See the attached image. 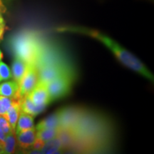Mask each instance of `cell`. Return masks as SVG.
<instances>
[{
  "mask_svg": "<svg viewBox=\"0 0 154 154\" xmlns=\"http://www.w3.org/2000/svg\"><path fill=\"white\" fill-rule=\"evenodd\" d=\"M56 30L59 32L79 34L95 38L110 50L123 65L142 75L148 79L153 81V75L136 56L132 54L113 38L102 34L99 31L79 26H63L57 28Z\"/></svg>",
  "mask_w": 154,
  "mask_h": 154,
  "instance_id": "1",
  "label": "cell"
},
{
  "mask_svg": "<svg viewBox=\"0 0 154 154\" xmlns=\"http://www.w3.org/2000/svg\"><path fill=\"white\" fill-rule=\"evenodd\" d=\"M42 42L37 35L29 32H21L13 36L10 47L14 57H19L29 64L36 65L40 53Z\"/></svg>",
  "mask_w": 154,
  "mask_h": 154,
  "instance_id": "2",
  "label": "cell"
},
{
  "mask_svg": "<svg viewBox=\"0 0 154 154\" xmlns=\"http://www.w3.org/2000/svg\"><path fill=\"white\" fill-rule=\"evenodd\" d=\"M73 81V74H65L48 82L47 87L50 101L62 99L70 93Z\"/></svg>",
  "mask_w": 154,
  "mask_h": 154,
  "instance_id": "3",
  "label": "cell"
},
{
  "mask_svg": "<svg viewBox=\"0 0 154 154\" xmlns=\"http://www.w3.org/2000/svg\"><path fill=\"white\" fill-rule=\"evenodd\" d=\"M84 110L79 107H66L59 110V128L73 129L83 114Z\"/></svg>",
  "mask_w": 154,
  "mask_h": 154,
  "instance_id": "4",
  "label": "cell"
},
{
  "mask_svg": "<svg viewBox=\"0 0 154 154\" xmlns=\"http://www.w3.org/2000/svg\"><path fill=\"white\" fill-rule=\"evenodd\" d=\"M38 83V68L35 64H30L26 74L19 84L20 98L28 95Z\"/></svg>",
  "mask_w": 154,
  "mask_h": 154,
  "instance_id": "5",
  "label": "cell"
},
{
  "mask_svg": "<svg viewBox=\"0 0 154 154\" xmlns=\"http://www.w3.org/2000/svg\"><path fill=\"white\" fill-rule=\"evenodd\" d=\"M29 99L37 106L46 107L51 103L47 84L38 82L36 87L28 94Z\"/></svg>",
  "mask_w": 154,
  "mask_h": 154,
  "instance_id": "6",
  "label": "cell"
},
{
  "mask_svg": "<svg viewBox=\"0 0 154 154\" xmlns=\"http://www.w3.org/2000/svg\"><path fill=\"white\" fill-rule=\"evenodd\" d=\"M17 144L22 150L29 149L32 147L36 138V130L35 127L24 131L16 135Z\"/></svg>",
  "mask_w": 154,
  "mask_h": 154,
  "instance_id": "7",
  "label": "cell"
},
{
  "mask_svg": "<svg viewBox=\"0 0 154 154\" xmlns=\"http://www.w3.org/2000/svg\"><path fill=\"white\" fill-rule=\"evenodd\" d=\"M29 65L30 64L22 60L20 58L14 57V60L11 63V78L15 82L19 84L27 72Z\"/></svg>",
  "mask_w": 154,
  "mask_h": 154,
  "instance_id": "8",
  "label": "cell"
},
{
  "mask_svg": "<svg viewBox=\"0 0 154 154\" xmlns=\"http://www.w3.org/2000/svg\"><path fill=\"white\" fill-rule=\"evenodd\" d=\"M57 137L60 140L63 149L75 147L76 143V137L74 131L70 128H59Z\"/></svg>",
  "mask_w": 154,
  "mask_h": 154,
  "instance_id": "9",
  "label": "cell"
},
{
  "mask_svg": "<svg viewBox=\"0 0 154 154\" xmlns=\"http://www.w3.org/2000/svg\"><path fill=\"white\" fill-rule=\"evenodd\" d=\"M0 96L14 99H20L19 84L15 81H5L0 84Z\"/></svg>",
  "mask_w": 154,
  "mask_h": 154,
  "instance_id": "10",
  "label": "cell"
},
{
  "mask_svg": "<svg viewBox=\"0 0 154 154\" xmlns=\"http://www.w3.org/2000/svg\"><path fill=\"white\" fill-rule=\"evenodd\" d=\"M19 101H20L21 111L29 115L33 116L34 117H35L38 113L42 112L46 108L44 106H36L32 101V100L29 99L28 95L20 98Z\"/></svg>",
  "mask_w": 154,
  "mask_h": 154,
  "instance_id": "11",
  "label": "cell"
},
{
  "mask_svg": "<svg viewBox=\"0 0 154 154\" xmlns=\"http://www.w3.org/2000/svg\"><path fill=\"white\" fill-rule=\"evenodd\" d=\"M33 116L28 114L21 111L19 114L18 121H17L16 128H15V134L16 135L24 131L30 129L34 127Z\"/></svg>",
  "mask_w": 154,
  "mask_h": 154,
  "instance_id": "12",
  "label": "cell"
},
{
  "mask_svg": "<svg viewBox=\"0 0 154 154\" xmlns=\"http://www.w3.org/2000/svg\"><path fill=\"white\" fill-rule=\"evenodd\" d=\"M21 112L20 107V101L19 99L14 100L13 102L12 105L9 108V110L5 115L6 119L8 121L9 125H10L11 129L15 131V128H16L17 121H18L19 114Z\"/></svg>",
  "mask_w": 154,
  "mask_h": 154,
  "instance_id": "13",
  "label": "cell"
},
{
  "mask_svg": "<svg viewBox=\"0 0 154 154\" xmlns=\"http://www.w3.org/2000/svg\"><path fill=\"white\" fill-rule=\"evenodd\" d=\"M60 127L59 124V111L52 113L51 115L47 116L43 120L40 121L36 125L35 128L36 131L42 129H47V128H59Z\"/></svg>",
  "mask_w": 154,
  "mask_h": 154,
  "instance_id": "14",
  "label": "cell"
},
{
  "mask_svg": "<svg viewBox=\"0 0 154 154\" xmlns=\"http://www.w3.org/2000/svg\"><path fill=\"white\" fill-rule=\"evenodd\" d=\"M17 138L15 131H11L6 135L4 143V153L14 154L17 149Z\"/></svg>",
  "mask_w": 154,
  "mask_h": 154,
  "instance_id": "15",
  "label": "cell"
},
{
  "mask_svg": "<svg viewBox=\"0 0 154 154\" xmlns=\"http://www.w3.org/2000/svg\"><path fill=\"white\" fill-rule=\"evenodd\" d=\"M60 149H63L62 145L60 140L57 136L52 139L46 141L41 151L43 152L44 154H50Z\"/></svg>",
  "mask_w": 154,
  "mask_h": 154,
  "instance_id": "16",
  "label": "cell"
},
{
  "mask_svg": "<svg viewBox=\"0 0 154 154\" xmlns=\"http://www.w3.org/2000/svg\"><path fill=\"white\" fill-rule=\"evenodd\" d=\"M59 128H47L36 131V138L46 142L57 137Z\"/></svg>",
  "mask_w": 154,
  "mask_h": 154,
  "instance_id": "17",
  "label": "cell"
},
{
  "mask_svg": "<svg viewBox=\"0 0 154 154\" xmlns=\"http://www.w3.org/2000/svg\"><path fill=\"white\" fill-rule=\"evenodd\" d=\"M14 99L0 96V116H5L14 101Z\"/></svg>",
  "mask_w": 154,
  "mask_h": 154,
  "instance_id": "18",
  "label": "cell"
},
{
  "mask_svg": "<svg viewBox=\"0 0 154 154\" xmlns=\"http://www.w3.org/2000/svg\"><path fill=\"white\" fill-rule=\"evenodd\" d=\"M11 79V69L3 61H0V83Z\"/></svg>",
  "mask_w": 154,
  "mask_h": 154,
  "instance_id": "19",
  "label": "cell"
},
{
  "mask_svg": "<svg viewBox=\"0 0 154 154\" xmlns=\"http://www.w3.org/2000/svg\"><path fill=\"white\" fill-rule=\"evenodd\" d=\"M0 128L4 131V132L6 134H9L13 131L5 116H0Z\"/></svg>",
  "mask_w": 154,
  "mask_h": 154,
  "instance_id": "20",
  "label": "cell"
},
{
  "mask_svg": "<svg viewBox=\"0 0 154 154\" xmlns=\"http://www.w3.org/2000/svg\"><path fill=\"white\" fill-rule=\"evenodd\" d=\"M44 143H45V142L43 141L42 140L36 138L30 149H36V150H42V149L43 148V146L44 145Z\"/></svg>",
  "mask_w": 154,
  "mask_h": 154,
  "instance_id": "21",
  "label": "cell"
},
{
  "mask_svg": "<svg viewBox=\"0 0 154 154\" xmlns=\"http://www.w3.org/2000/svg\"><path fill=\"white\" fill-rule=\"evenodd\" d=\"M22 154H44L41 150H36L32 149H29L26 150H22Z\"/></svg>",
  "mask_w": 154,
  "mask_h": 154,
  "instance_id": "22",
  "label": "cell"
},
{
  "mask_svg": "<svg viewBox=\"0 0 154 154\" xmlns=\"http://www.w3.org/2000/svg\"><path fill=\"white\" fill-rule=\"evenodd\" d=\"M63 154H80L75 147H71L63 150Z\"/></svg>",
  "mask_w": 154,
  "mask_h": 154,
  "instance_id": "23",
  "label": "cell"
},
{
  "mask_svg": "<svg viewBox=\"0 0 154 154\" xmlns=\"http://www.w3.org/2000/svg\"><path fill=\"white\" fill-rule=\"evenodd\" d=\"M6 134L5 132H4V131L1 128H0V142L1 143H5V138H6Z\"/></svg>",
  "mask_w": 154,
  "mask_h": 154,
  "instance_id": "24",
  "label": "cell"
},
{
  "mask_svg": "<svg viewBox=\"0 0 154 154\" xmlns=\"http://www.w3.org/2000/svg\"><path fill=\"white\" fill-rule=\"evenodd\" d=\"M0 26H5V21L3 18L2 11H0Z\"/></svg>",
  "mask_w": 154,
  "mask_h": 154,
  "instance_id": "25",
  "label": "cell"
},
{
  "mask_svg": "<svg viewBox=\"0 0 154 154\" xmlns=\"http://www.w3.org/2000/svg\"><path fill=\"white\" fill-rule=\"evenodd\" d=\"M5 32V26H0V40L3 38L4 34Z\"/></svg>",
  "mask_w": 154,
  "mask_h": 154,
  "instance_id": "26",
  "label": "cell"
},
{
  "mask_svg": "<svg viewBox=\"0 0 154 154\" xmlns=\"http://www.w3.org/2000/svg\"><path fill=\"white\" fill-rule=\"evenodd\" d=\"M5 10H6V8L5 5H4L2 0H0V11H2V12L3 13L5 12Z\"/></svg>",
  "mask_w": 154,
  "mask_h": 154,
  "instance_id": "27",
  "label": "cell"
},
{
  "mask_svg": "<svg viewBox=\"0 0 154 154\" xmlns=\"http://www.w3.org/2000/svg\"><path fill=\"white\" fill-rule=\"evenodd\" d=\"M63 150H64V149H60L58 150V151L53 152V153H51L50 154H63Z\"/></svg>",
  "mask_w": 154,
  "mask_h": 154,
  "instance_id": "28",
  "label": "cell"
},
{
  "mask_svg": "<svg viewBox=\"0 0 154 154\" xmlns=\"http://www.w3.org/2000/svg\"><path fill=\"white\" fill-rule=\"evenodd\" d=\"M4 153V143L0 142V154Z\"/></svg>",
  "mask_w": 154,
  "mask_h": 154,
  "instance_id": "29",
  "label": "cell"
},
{
  "mask_svg": "<svg viewBox=\"0 0 154 154\" xmlns=\"http://www.w3.org/2000/svg\"><path fill=\"white\" fill-rule=\"evenodd\" d=\"M2 58H3V54H2V52L1 50H0V61H2Z\"/></svg>",
  "mask_w": 154,
  "mask_h": 154,
  "instance_id": "30",
  "label": "cell"
},
{
  "mask_svg": "<svg viewBox=\"0 0 154 154\" xmlns=\"http://www.w3.org/2000/svg\"><path fill=\"white\" fill-rule=\"evenodd\" d=\"M13 0H5V2L6 3H7V4H9V3H10V2H12Z\"/></svg>",
  "mask_w": 154,
  "mask_h": 154,
  "instance_id": "31",
  "label": "cell"
},
{
  "mask_svg": "<svg viewBox=\"0 0 154 154\" xmlns=\"http://www.w3.org/2000/svg\"><path fill=\"white\" fill-rule=\"evenodd\" d=\"M2 154H5V153H2Z\"/></svg>",
  "mask_w": 154,
  "mask_h": 154,
  "instance_id": "32",
  "label": "cell"
}]
</instances>
